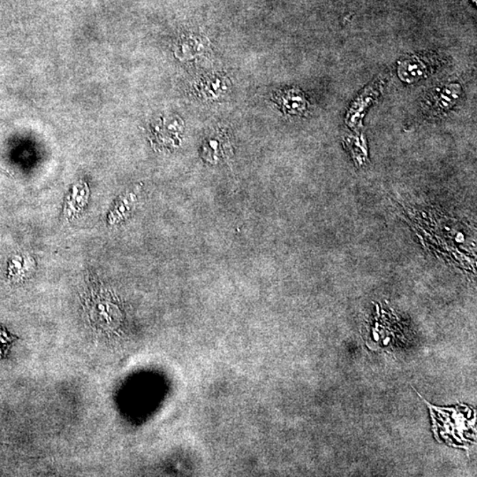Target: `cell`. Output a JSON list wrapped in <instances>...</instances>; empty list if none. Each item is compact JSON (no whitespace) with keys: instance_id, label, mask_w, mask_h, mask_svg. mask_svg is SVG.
I'll use <instances>...</instances> for the list:
<instances>
[{"instance_id":"cell-2","label":"cell","mask_w":477,"mask_h":477,"mask_svg":"<svg viewBox=\"0 0 477 477\" xmlns=\"http://www.w3.org/2000/svg\"><path fill=\"white\" fill-rule=\"evenodd\" d=\"M441 61L434 54H414L402 58L399 62L398 75L399 78L408 83H416L427 78L440 66Z\"/></svg>"},{"instance_id":"cell-4","label":"cell","mask_w":477,"mask_h":477,"mask_svg":"<svg viewBox=\"0 0 477 477\" xmlns=\"http://www.w3.org/2000/svg\"><path fill=\"white\" fill-rule=\"evenodd\" d=\"M376 95H379V91L375 88H369V90H366L351 108L349 113V120L359 121L361 119L360 113L364 112L366 107L371 105Z\"/></svg>"},{"instance_id":"cell-5","label":"cell","mask_w":477,"mask_h":477,"mask_svg":"<svg viewBox=\"0 0 477 477\" xmlns=\"http://www.w3.org/2000/svg\"><path fill=\"white\" fill-rule=\"evenodd\" d=\"M5 335H4L2 332H0V347H2V345H5L6 340H5Z\"/></svg>"},{"instance_id":"cell-1","label":"cell","mask_w":477,"mask_h":477,"mask_svg":"<svg viewBox=\"0 0 477 477\" xmlns=\"http://www.w3.org/2000/svg\"><path fill=\"white\" fill-rule=\"evenodd\" d=\"M460 85L449 83L434 88L421 103L424 112L432 117L445 116L456 107L461 98Z\"/></svg>"},{"instance_id":"cell-3","label":"cell","mask_w":477,"mask_h":477,"mask_svg":"<svg viewBox=\"0 0 477 477\" xmlns=\"http://www.w3.org/2000/svg\"><path fill=\"white\" fill-rule=\"evenodd\" d=\"M279 102L284 112L291 116H302L308 111V101L299 90L281 92Z\"/></svg>"}]
</instances>
